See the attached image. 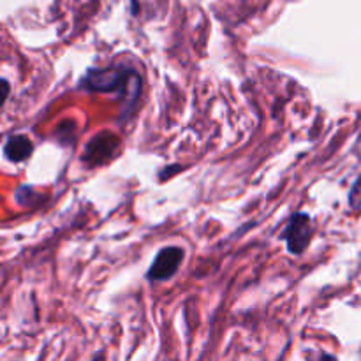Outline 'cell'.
Masks as SVG:
<instances>
[{
    "label": "cell",
    "instance_id": "cell-5",
    "mask_svg": "<svg viewBox=\"0 0 361 361\" xmlns=\"http://www.w3.org/2000/svg\"><path fill=\"white\" fill-rule=\"evenodd\" d=\"M32 150H34V147H32V141L27 136H13L6 145L7 159L13 162H21L28 159Z\"/></svg>",
    "mask_w": 361,
    "mask_h": 361
},
{
    "label": "cell",
    "instance_id": "cell-4",
    "mask_svg": "<svg viewBox=\"0 0 361 361\" xmlns=\"http://www.w3.org/2000/svg\"><path fill=\"white\" fill-rule=\"evenodd\" d=\"M118 147V137L115 134L102 133L99 136H95L90 143L87 145V150H85V162L88 164H101V162L108 161L113 155L115 148Z\"/></svg>",
    "mask_w": 361,
    "mask_h": 361
},
{
    "label": "cell",
    "instance_id": "cell-2",
    "mask_svg": "<svg viewBox=\"0 0 361 361\" xmlns=\"http://www.w3.org/2000/svg\"><path fill=\"white\" fill-rule=\"evenodd\" d=\"M183 259V250L180 247H166L155 256L150 270H148V279L150 281H166L173 277L178 271L180 264Z\"/></svg>",
    "mask_w": 361,
    "mask_h": 361
},
{
    "label": "cell",
    "instance_id": "cell-1",
    "mask_svg": "<svg viewBox=\"0 0 361 361\" xmlns=\"http://www.w3.org/2000/svg\"><path fill=\"white\" fill-rule=\"evenodd\" d=\"M85 87L94 92H122L123 97H140L141 80L129 69L90 71L85 78Z\"/></svg>",
    "mask_w": 361,
    "mask_h": 361
},
{
    "label": "cell",
    "instance_id": "cell-6",
    "mask_svg": "<svg viewBox=\"0 0 361 361\" xmlns=\"http://www.w3.org/2000/svg\"><path fill=\"white\" fill-rule=\"evenodd\" d=\"M349 204H351L353 208L361 207V175H360V178L355 182V185H353L351 194H349Z\"/></svg>",
    "mask_w": 361,
    "mask_h": 361
},
{
    "label": "cell",
    "instance_id": "cell-3",
    "mask_svg": "<svg viewBox=\"0 0 361 361\" xmlns=\"http://www.w3.org/2000/svg\"><path fill=\"white\" fill-rule=\"evenodd\" d=\"M310 217L307 214L293 215L284 231V240L291 254H302L310 242Z\"/></svg>",
    "mask_w": 361,
    "mask_h": 361
},
{
    "label": "cell",
    "instance_id": "cell-7",
    "mask_svg": "<svg viewBox=\"0 0 361 361\" xmlns=\"http://www.w3.org/2000/svg\"><path fill=\"white\" fill-rule=\"evenodd\" d=\"M7 95H9V81L7 80H0V108L6 102Z\"/></svg>",
    "mask_w": 361,
    "mask_h": 361
}]
</instances>
